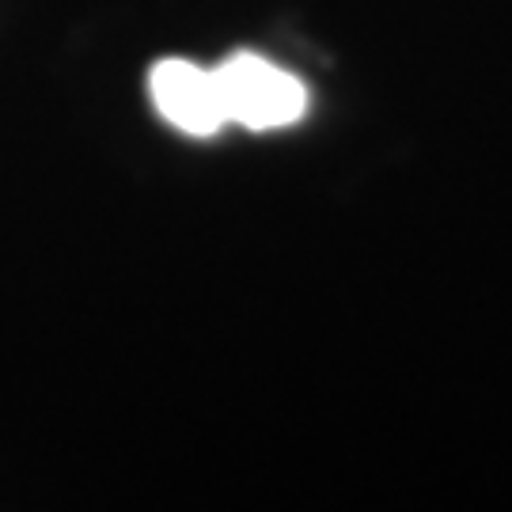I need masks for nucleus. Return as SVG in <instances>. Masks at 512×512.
I'll return each instance as SVG.
<instances>
[{"label": "nucleus", "instance_id": "f257e3e1", "mask_svg": "<svg viewBox=\"0 0 512 512\" xmlns=\"http://www.w3.org/2000/svg\"><path fill=\"white\" fill-rule=\"evenodd\" d=\"M224 122L247 129H281L308 114V88L293 73L258 54H232L213 69Z\"/></svg>", "mask_w": 512, "mask_h": 512}, {"label": "nucleus", "instance_id": "f03ea898", "mask_svg": "<svg viewBox=\"0 0 512 512\" xmlns=\"http://www.w3.org/2000/svg\"><path fill=\"white\" fill-rule=\"evenodd\" d=\"M148 92H152V103L167 122L190 137H213L224 126L213 69H202V65L183 61V57H167V61L152 65Z\"/></svg>", "mask_w": 512, "mask_h": 512}]
</instances>
